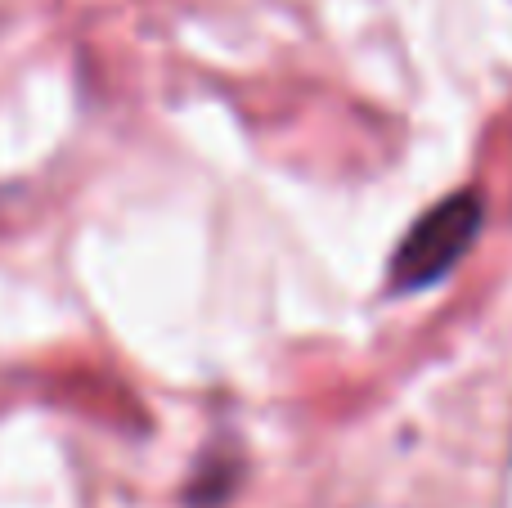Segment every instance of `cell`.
Returning a JSON list of instances; mask_svg holds the SVG:
<instances>
[{
	"mask_svg": "<svg viewBox=\"0 0 512 508\" xmlns=\"http://www.w3.org/2000/svg\"><path fill=\"white\" fill-rule=\"evenodd\" d=\"M481 225H486V203L472 189H459L436 207H427L391 257V293H418V288H432L436 279H445L472 248Z\"/></svg>",
	"mask_w": 512,
	"mask_h": 508,
	"instance_id": "1",
	"label": "cell"
}]
</instances>
